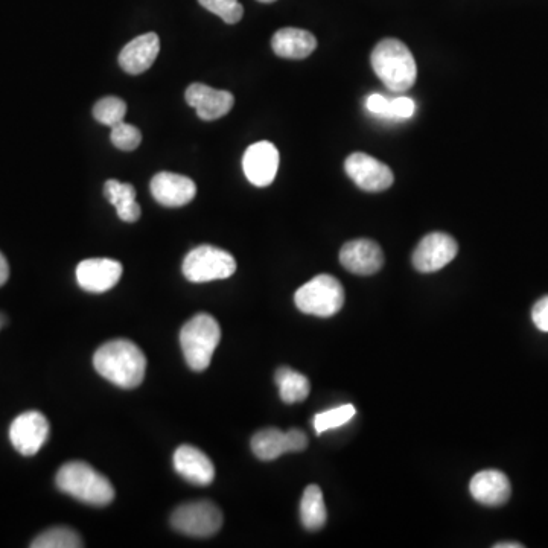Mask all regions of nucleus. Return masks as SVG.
<instances>
[{
    "mask_svg": "<svg viewBox=\"0 0 548 548\" xmlns=\"http://www.w3.org/2000/svg\"><path fill=\"white\" fill-rule=\"evenodd\" d=\"M93 366L99 375L115 386L136 389L144 381L147 358L133 341L113 340L96 351Z\"/></svg>",
    "mask_w": 548,
    "mask_h": 548,
    "instance_id": "f257e3e1",
    "label": "nucleus"
},
{
    "mask_svg": "<svg viewBox=\"0 0 548 548\" xmlns=\"http://www.w3.org/2000/svg\"><path fill=\"white\" fill-rule=\"evenodd\" d=\"M373 71L390 92H407L415 86L418 66L410 49L396 39L381 40L373 49Z\"/></svg>",
    "mask_w": 548,
    "mask_h": 548,
    "instance_id": "f03ea898",
    "label": "nucleus"
},
{
    "mask_svg": "<svg viewBox=\"0 0 548 548\" xmlns=\"http://www.w3.org/2000/svg\"><path fill=\"white\" fill-rule=\"evenodd\" d=\"M57 488L90 506H107L115 498L109 478L84 462H69L58 471Z\"/></svg>",
    "mask_w": 548,
    "mask_h": 548,
    "instance_id": "7ed1b4c3",
    "label": "nucleus"
},
{
    "mask_svg": "<svg viewBox=\"0 0 548 548\" xmlns=\"http://www.w3.org/2000/svg\"><path fill=\"white\" fill-rule=\"evenodd\" d=\"M221 340L220 323L209 314H197L180 331V345L186 363L195 372H203L211 364Z\"/></svg>",
    "mask_w": 548,
    "mask_h": 548,
    "instance_id": "20e7f679",
    "label": "nucleus"
},
{
    "mask_svg": "<svg viewBox=\"0 0 548 548\" xmlns=\"http://www.w3.org/2000/svg\"><path fill=\"white\" fill-rule=\"evenodd\" d=\"M294 302L303 314L326 319L345 305V290L331 274H319L296 291Z\"/></svg>",
    "mask_w": 548,
    "mask_h": 548,
    "instance_id": "39448f33",
    "label": "nucleus"
},
{
    "mask_svg": "<svg viewBox=\"0 0 548 548\" xmlns=\"http://www.w3.org/2000/svg\"><path fill=\"white\" fill-rule=\"evenodd\" d=\"M236 261L226 250L212 246H200L191 250L183 261V274L189 282L220 281L233 276Z\"/></svg>",
    "mask_w": 548,
    "mask_h": 548,
    "instance_id": "423d86ee",
    "label": "nucleus"
},
{
    "mask_svg": "<svg viewBox=\"0 0 548 548\" xmlns=\"http://www.w3.org/2000/svg\"><path fill=\"white\" fill-rule=\"evenodd\" d=\"M171 524L177 532L195 538H209L220 532L223 513L211 501H195L174 510Z\"/></svg>",
    "mask_w": 548,
    "mask_h": 548,
    "instance_id": "0eeeda50",
    "label": "nucleus"
},
{
    "mask_svg": "<svg viewBox=\"0 0 548 548\" xmlns=\"http://www.w3.org/2000/svg\"><path fill=\"white\" fill-rule=\"evenodd\" d=\"M308 447V436L302 430L284 431L265 428L252 437V451L259 460L270 462L287 453H300Z\"/></svg>",
    "mask_w": 548,
    "mask_h": 548,
    "instance_id": "6e6552de",
    "label": "nucleus"
},
{
    "mask_svg": "<svg viewBox=\"0 0 548 548\" xmlns=\"http://www.w3.org/2000/svg\"><path fill=\"white\" fill-rule=\"evenodd\" d=\"M345 171L349 179L367 192H381L393 185L392 169L364 153H354L346 159Z\"/></svg>",
    "mask_w": 548,
    "mask_h": 548,
    "instance_id": "1a4fd4ad",
    "label": "nucleus"
},
{
    "mask_svg": "<svg viewBox=\"0 0 548 548\" xmlns=\"http://www.w3.org/2000/svg\"><path fill=\"white\" fill-rule=\"evenodd\" d=\"M459 246L456 239L447 233H428L413 252V267L419 273H434L447 267L457 256Z\"/></svg>",
    "mask_w": 548,
    "mask_h": 548,
    "instance_id": "9d476101",
    "label": "nucleus"
},
{
    "mask_svg": "<svg viewBox=\"0 0 548 548\" xmlns=\"http://www.w3.org/2000/svg\"><path fill=\"white\" fill-rule=\"evenodd\" d=\"M49 437V422L40 411H26L10 427V440L22 456H36Z\"/></svg>",
    "mask_w": 548,
    "mask_h": 548,
    "instance_id": "9b49d317",
    "label": "nucleus"
},
{
    "mask_svg": "<svg viewBox=\"0 0 548 548\" xmlns=\"http://www.w3.org/2000/svg\"><path fill=\"white\" fill-rule=\"evenodd\" d=\"M243 169L247 180L258 188L270 186L279 169V151L271 142L262 141L250 145L243 157Z\"/></svg>",
    "mask_w": 548,
    "mask_h": 548,
    "instance_id": "f8f14e48",
    "label": "nucleus"
},
{
    "mask_svg": "<svg viewBox=\"0 0 548 548\" xmlns=\"http://www.w3.org/2000/svg\"><path fill=\"white\" fill-rule=\"evenodd\" d=\"M122 264L115 259H86L77 267L78 285L89 293H106L122 278Z\"/></svg>",
    "mask_w": 548,
    "mask_h": 548,
    "instance_id": "ddd939ff",
    "label": "nucleus"
},
{
    "mask_svg": "<svg viewBox=\"0 0 548 548\" xmlns=\"http://www.w3.org/2000/svg\"><path fill=\"white\" fill-rule=\"evenodd\" d=\"M186 102L197 110L198 118L215 121L232 110L235 98L226 90L212 89L206 84L194 83L186 89Z\"/></svg>",
    "mask_w": 548,
    "mask_h": 548,
    "instance_id": "4468645a",
    "label": "nucleus"
},
{
    "mask_svg": "<svg viewBox=\"0 0 548 548\" xmlns=\"http://www.w3.org/2000/svg\"><path fill=\"white\" fill-rule=\"evenodd\" d=\"M340 262L351 273L370 276L383 268L384 253L372 239H354L341 247Z\"/></svg>",
    "mask_w": 548,
    "mask_h": 548,
    "instance_id": "2eb2a0df",
    "label": "nucleus"
},
{
    "mask_svg": "<svg viewBox=\"0 0 548 548\" xmlns=\"http://www.w3.org/2000/svg\"><path fill=\"white\" fill-rule=\"evenodd\" d=\"M151 194L166 208H182L197 195L194 180L174 173H159L151 180Z\"/></svg>",
    "mask_w": 548,
    "mask_h": 548,
    "instance_id": "dca6fc26",
    "label": "nucleus"
},
{
    "mask_svg": "<svg viewBox=\"0 0 548 548\" xmlns=\"http://www.w3.org/2000/svg\"><path fill=\"white\" fill-rule=\"evenodd\" d=\"M472 498L483 506L498 507L509 501L512 494L509 478L497 469L478 472L469 483Z\"/></svg>",
    "mask_w": 548,
    "mask_h": 548,
    "instance_id": "f3484780",
    "label": "nucleus"
},
{
    "mask_svg": "<svg viewBox=\"0 0 548 548\" xmlns=\"http://www.w3.org/2000/svg\"><path fill=\"white\" fill-rule=\"evenodd\" d=\"M160 52V40L154 32L131 40L119 54V64L127 74L141 75L147 72Z\"/></svg>",
    "mask_w": 548,
    "mask_h": 548,
    "instance_id": "a211bd4d",
    "label": "nucleus"
},
{
    "mask_svg": "<svg viewBox=\"0 0 548 548\" xmlns=\"http://www.w3.org/2000/svg\"><path fill=\"white\" fill-rule=\"evenodd\" d=\"M174 468L194 485H211L215 478V466L203 451L191 445H182L174 453Z\"/></svg>",
    "mask_w": 548,
    "mask_h": 548,
    "instance_id": "6ab92c4d",
    "label": "nucleus"
},
{
    "mask_svg": "<svg viewBox=\"0 0 548 548\" xmlns=\"http://www.w3.org/2000/svg\"><path fill=\"white\" fill-rule=\"evenodd\" d=\"M271 48L278 57L303 60L316 51L317 39L305 29L282 28L271 39Z\"/></svg>",
    "mask_w": 548,
    "mask_h": 548,
    "instance_id": "aec40b11",
    "label": "nucleus"
},
{
    "mask_svg": "<svg viewBox=\"0 0 548 548\" xmlns=\"http://www.w3.org/2000/svg\"><path fill=\"white\" fill-rule=\"evenodd\" d=\"M104 194L115 206L118 217L125 223H136L141 218V206L136 201V189L130 183L109 180L104 186Z\"/></svg>",
    "mask_w": 548,
    "mask_h": 548,
    "instance_id": "412c9836",
    "label": "nucleus"
},
{
    "mask_svg": "<svg viewBox=\"0 0 548 548\" xmlns=\"http://www.w3.org/2000/svg\"><path fill=\"white\" fill-rule=\"evenodd\" d=\"M300 520H302L303 527L311 532L325 527L328 512H326L323 492L319 486H308L303 492L302 501H300Z\"/></svg>",
    "mask_w": 548,
    "mask_h": 548,
    "instance_id": "4be33fe9",
    "label": "nucleus"
},
{
    "mask_svg": "<svg viewBox=\"0 0 548 548\" xmlns=\"http://www.w3.org/2000/svg\"><path fill=\"white\" fill-rule=\"evenodd\" d=\"M274 380L278 384L279 393H281L282 401L285 404H297V402L305 401L310 395V380L302 373L290 369V367L278 369Z\"/></svg>",
    "mask_w": 548,
    "mask_h": 548,
    "instance_id": "5701e85b",
    "label": "nucleus"
},
{
    "mask_svg": "<svg viewBox=\"0 0 548 548\" xmlns=\"http://www.w3.org/2000/svg\"><path fill=\"white\" fill-rule=\"evenodd\" d=\"M83 539L69 527H54L46 530L31 542L32 548H80Z\"/></svg>",
    "mask_w": 548,
    "mask_h": 548,
    "instance_id": "b1692460",
    "label": "nucleus"
},
{
    "mask_svg": "<svg viewBox=\"0 0 548 548\" xmlns=\"http://www.w3.org/2000/svg\"><path fill=\"white\" fill-rule=\"evenodd\" d=\"M357 415V408L352 404L340 405V407L331 408L314 416V430L317 434H323L325 431L335 430L348 424L354 416Z\"/></svg>",
    "mask_w": 548,
    "mask_h": 548,
    "instance_id": "393cba45",
    "label": "nucleus"
},
{
    "mask_svg": "<svg viewBox=\"0 0 548 548\" xmlns=\"http://www.w3.org/2000/svg\"><path fill=\"white\" fill-rule=\"evenodd\" d=\"M125 113H127V104L116 96L99 99L93 107V118L109 127H115L116 124L124 121Z\"/></svg>",
    "mask_w": 548,
    "mask_h": 548,
    "instance_id": "a878e982",
    "label": "nucleus"
},
{
    "mask_svg": "<svg viewBox=\"0 0 548 548\" xmlns=\"http://www.w3.org/2000/svg\"><path fill=\"white\" fill-rule=\"evenodd\" d=\"M201 7L221 17L229 25H235L243 19L244 8L239 4V0H198Z\"/></svg>",
    "mask_w": 548,
    "mask_h": 548,
    "instance_id": "bb28decb",
    "label": "nucleus"
},
{
    "mask_svg": "<svg viewBox=\"0 0 548 548\" xmlns=\"http://www.w3.org/2000/svg\"><path fill=\"white\" fill-rule=\"evenodd\" d=\"M110 139H112V144L118 150L134 151L141 145L142 133L134 125L122 121L116 124L115 127H112V136H110Z\"/></svg>",
    "mask_w": 548,
    "mask_h": 548,
    "instance_id": "cd10ccee",
    "label": "nucleus"
},
{
    "mask_svg": "<svg viewBox=\"0 0 548 548\" xmlns=\"http://www.w3.org/2000/svg\"><path fill=\"white\" fill-rule=\"evenodd\" d=\"M415 110V101L407 98V96L390 99V118H411V116L415 115Z\"/></svg>",
    "mask_w": 548,
    "mask_h": 548,
    "instance_id": "c85d7f7f",
    "label": "nucleus"
},
{
    "mask_svg": "<svg viewBox=\"0 0 548 548\" xmlns=\"http://www.w3.org/2000/svg\"><path fill=\"white\" fill-rule=\"evenodd\" d=\"M532 320L539 331L548 332V296L542 297L535 303Z\"/></svg>",
    "mask_w": 548,
    "mask_h": 548,
    "instance_id": "c756f323",
    "label": "nucleus"
},
{
    "mask_svg": "<svg viewBox=\"0 0 548 548\" xmlns=\"http://www.w3.org/2000/svg\"><path fill=\"white\" fill-rule=\"evenodd\" d=\"M367 110L373 115L383 116V118H390V99H387L386 96L370 95L366 101Z\"/></svg>",
    "mask_w": 548,
    "mask_h": 548,
    "instance_id": "7c9ffc66",
    "label": "nucleus"
},
{
    "mask_svg": "<svg viewBox=\"0 0 548 548\" xmlns=\"http://www.w3.org/2000/svg\"><path fill=\"white\" fill-rule=\"evenodd\" d=\"M8 278H10V265L7 258L0 253V287L7 284Z\"/></svg>",
    "mask_w": 548,
    "mask_h": 548,
    "instance_id": "2f4dec72",
    "label": "nucleus"
},
{
    "mask_svg": "<svg viewBox=\"0 0 548 548\" xmlns=\"http://www.w3.org/2000/svg\"><path fill=\"white\" fill-rule=\"evenodd\" d=\"M523 544H518V542H498L494 545V548H523Z\"/></svg>",
    "mask_w": 548,
    "mask_h": 548,
    "instance_id": "473e14b6",
    "label": "nucleus"
},
{
    "mask_svg": "<svg viewBox=\"0 0 548 548\" xmlns=\"http://www.w3.org/2000/svg\"><path fill=\"white\" fill-rule=\"evenodd\" d=\"M7 322V316H5L4 313H0V329L4 328V326L7 325Z\"/></svg>",
    "mask_w": 548,
    "mask_h": 548,
    "instance_id": "72a5a7b5",
    "label": "nucleus"
},
{
    "mask_svg": "<svg viewBox=\"0 0 548 548\" xmlns=\"http://www.w3.org/2000/svg\"><path fill=\"white\" fill-rule=\"evenodd\" d=\"M258 2H261V4H273L276 0H258Z\"/></svg>",
    "mask_w": 548,
    "mask_h": 548,
    "instance_id": "f704fd0d",
    "label": "nucleus"
}]
</instances>
